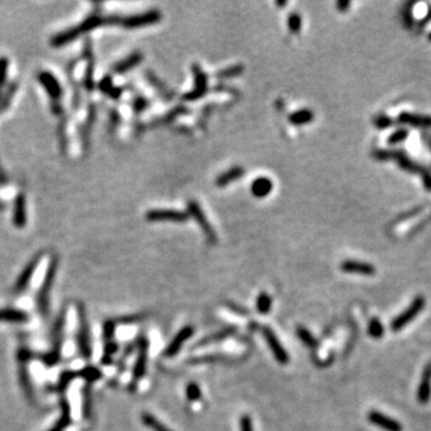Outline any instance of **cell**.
Returning a JSON list of instances; mask_svg holds the SVG:
<instances>
[{"label":"cell","instance_id":"6da1fadb","mask_svg":"<svg viewBox=\"0 0 431 431\" xmlns=\"http://www.w3.org/2000/svg\"><path fill=\"white\" fill-rule=\"evenodd\" d=\"M373 156L379 161H389V159H395L398 162V165L404 170L408 172H413V174H419L421 178H424L430 172L425 170L423 167L418 165L406 155V152L401 151V150H376L374 151Z\"/></svg>","mask_w":431,"mask_h":431},{"label":"cell","instance_id":"7a4b0ae2","mask_svg":"<svg viewBox=\"0 0 431 431\" xmlns=\"http://www.w3.org/2000/svg\"><path fill=\"white\" fill-rule=\"evenodd\" d=\"M56 268H57V259L55 257H53L49 265H48V270L42 283V287H41L40 292H38L37 295L38 309H40V312L42 313L43 315H47L48 313V305H49V297L48 296H49L50 287H52V284L54 282Z\"/></svg>","mask_w":431,"mask_h":431},{"label":"cell","instance_id":"3957f363","mask_svg":"<svg viewBox=\"0 0 431 431\" xmlns=\"http://www.w3.org/2000/svg\"><path fill=\"white\" fill-rule=\"evenodd\" d=\"M78 315H79V332L77 340H78V347L81 351L82 356L84 358L89 359L91 357V344H90V332H89L88 319H86L85 311L82 304L78 306Z\"/></svg>","mask_w":431,"mask_h":431},{"label":"cell","instance_id":"277c9868","mask_svg":"<svg viewBox=\"0 0 431 431\" xmlns=\"http://www.w3.org/2000/svg\"><path fill=\"white\" fill-rule=\"evenodd\" d=\"M424 303H425V301H424L423 297H420V296L417 297V298L414 299L413 303H412V304L408 306L406 311L402 313V314L399 315L397 319H394V320L392 321V324H391L392 331H395V332L400 331L401 328H404L405 326L408 324V322L413 320V319L416 318V315L418 314V313H419L421 309L424 308Z\"/></svg>","mask_w":431,"mask_h":431},{"label":"cell","instance_id":"5b68a950","mask_svg":"<svg viewBox=\"0 0 431 431\" xmlns=\"http://www.w3.org/2000/svg\"><path fill=\"white\" fill-rule=\"evenodd\" d=\"M64 325H65V314L63 313V314L59 316V319H57L55 328H54V334H53L54 347H53L52 352H50L49 354H46V356L43 357V360H44V363H46V365L52 366L60 358V349H61Z\"/></svg>","mask_w":431,"mask_h":431},{"label":"cell","instance_id":"8992f818","mask_svg":"<svg viewBox=\"0 0 431 431\" xmlns=\"http://www.w3.org/2000/svg\"><path fill=\"white\" fill-rule=\"evenodd\" d=\"M263 333H264L265 340L267 341L268 347H270L271 351H272L274 358H276L280 364L289 363V359H290L289 354H287L285 349L282 346L280 341L278 340L276 333H274L270 327H267V326L266 327H264Z\"/></svg>","mask_w":431,"mask_h":431},{"label":"cell","instance_id":"52a82bcc","mask_svg":"<svg viewBox=\"0 0 431 431\" xmlns=\"http://www.w3.org/2000/svg\"><path fill=\"white\" fill-rule=\"evenodd\" d=\"M139 353L137 357L136 364H134L133 369V382L132 386H136L137 382L145 375L146 372V363H148V350H149V341L145 337L140 338L139 340Z\"/></svg>","mask_w":431,"mask_h":431},{"label":"cell","instance_id":"ba28073f","mask_svg":"<svg viewBox=\"0 0 431 431\" xmlns=\"http://www.w3.org/2000/svg\"><path fill=\"white\" fill-rule=\"evenodd\" d=\"M102 376V374L100 370L97 368H94V366H89V368H85L81 370V372H71V373H64L61 375V378L59 380V388L63 389L66 387L67 385H69V382L73 380L75 378H84L88 382H92L96 381V380H98Z\"/></svg>","mask_w":431,"mask_h":431},{"label":"cell","instance_id":"9c48e42d","mask_svg":"<svg viewBox=\"0 0 431 431\" xmlns=\"http://www.w3.org/2000/svg\"><path fill=\"white\" fill-rule=\"evenodd\" d=\"M397 122L400 125H408L414 129H431V116L429 115H420L402 111L398 115Z\"/></svg>","mask_w":431,"mask_h":431},{"label":"cell","instance_id":"30bf717a","mask_svg":"<svg viewBox=\"0 0 431 431\" xmlns=\"http://www.w3.org/2000/svg\"><path fill=\"white\" fill-rule=\"evenodd\" d=\"M193 333H194V328L192 327V326H186V327H183L182 330L178 331L177 334L172 338L171 341L168 345V347L165 349L164 351L165 356L174 357L175 354L180 351L181 347L183 346V344L190 339L192 335H193Z\"/></svg>","mask_w":431,"mask_h":431},{"label":"cell","instance_id":"8fae6325","mask_svg":"<svg viewBox=\"0 0 431 431\" xmlns=\"http://www.w3.org/2000/svg\"><path fill=\"white\" fill-rule=\"evenodd\" d=\"M148 218L152 222H163V220H169V222H184L187 219V215L178 211L170 210H157L150 211L148 213Z\"/></svg>","mask_w":431,"mask_h":431},{"label":"cell","instance_id":"7c38bea8","mask_svg":"<svg viewBox=\"0 0 431 431\" xmlns=\"http://www.w3.org/2000/svg\"><path fill=\"white\" fill-rule=\"evenodd\" d=\"M368 418H369L370 423L375 424V425L382 427V429H385L387 431H401L402 430L401 425L398 423L397 420L392 419V418L385 416V414L380 413V412H378V411L370 412Z\"/></svg>","mask_w":431,"mask_h":431},{"label":"cell","instance_id":"4fadbf2b","mask_svg":"<svg viewBox=\"0 0 431 431\" xmlns=\"http://www.w3.org/2000/svg\"><path fill=\"white\" fill-rule=\"evenodd\" d=\"M431 397V363L424 368L421 381L418 388V400L420 404H426Z\"/></svg>","mask_w":431,"mask_h":431},{"label":"cell","instance_id":"5bb4252c","mask_svg":"<svg viewBox=\"0 0 431 431\" xmlns=\"http://www.w3.org/2000/svg\"><path fill=\"white\" fill-rule=\"evenodd\" d=\"M40 259H41V254L37 255V257H35L33 260H31L30 263L27 265V267L24 268L23 272L21 273V276H19V278H18L17 283H16V285H15L16 291L21 292V291H23L25 287H27L29 282H30L31 277H33L35 270H36L38 263H40Z\"/></svg>","mask_w":431,"mask_h":431},{"label":"cell","instance_id":"9a60e30c","mask_svg":"<svg viewBox=\"0 0 431 431\" xmlns=\"http://www.w3.org/2000/svg\"><path fill=\"white\" fill-rule=\"evenodd\" d=\"M341 270L347 273H357L364 274V276H372L375 273V267L373 265L366 263H360V261L347 260L341 264Z\"/></svg>","mask_w":431,"mask_h":431},{"label":"cell","instance_id":"2e32d148","mask_svg":"<svg viewBox=\"0 0 431 431\" xmlns=\"http://www.w3.org/2000/svg\"><path fill=\"white\" fill-rule=\"evenodd\" d=\"M159 19V14L157 11H149L146 14L133 16L125 19L124 24L129 28H134V27H143V25H148L151 23H155Z\"/></svg>","mask_w":431,"mask_h":431},{"label":"cell","instance_id":"e0dca14e","mask_svg":"<svg viewBox=\"0 0 431 431\" xmlns=\"http://www.w3.org/2000/svg\"><path fill=\"white\" fill-rule=\"evenodd\" d=\"M188 207H190L192 215L196 217V218L198 219V222H199V224L201 226H203L204 232H205L207 239H209L210 242H212V243H215V242H216V235H215V232L212 231V228H211V226L209 225V223L206 222L205 217H204L203 212H201V211H200L199 206H198L196 203H190V205H188Z\"/></svg>","mask_w":431,"mask_h":431},{"label":"cell","instance_id":"ac0fdd59","mask_svg":"<svg viewBox=\"0 0 431 431\" xmlns=\"http://www.w3.org/2000/svg\"><path fill=\"white\" fill-rule=\"evenodd\" d=\"M235 332H236V327H234V326H228V327L222 328V330L216 332V333L207 335V337L204 338V339H201L199 343H198V346H205V345L215 343V341H220L225 339V338L230 337V335H232Z\"/></svg>","mask_w":431,"mask_h":431},{"label":"cell","instance_id":"d6986e66","mask_svg":"<svg viewBox=\"0 0 431 431\" xmlns=\"http://www.w3.org/2000/svg\"><path fill=\"white\" fill-rule=\"evenodd\" d=\"M194 71H196V76H197V88L194 89L193 91L190 92V94H187L186 98L187 100H197V98L201 97V96L204 95V92L206 91V76L204 75L203 71H200L199 69H194Z\"/></svg>","mask_w":431,"mask_h":431},{"label":"cell","instance_id":"ffe728a7","mask_svg":"<svg viewBox=\"0 0 431 431\" xmlns=\"http://www.w3.org/2000/svg\"><path fill=\"white\" fill-rule=\"evenodd\" d=\"M271 190H272V182L267 177L257 178V180L254 181V183L252 184V192H253L254 196L258 198L266 197L267 194H270Z\"/></svg>","mask_w":431,"mask_h":431},{"label":"cell","instance_id":"44dd1931","mask_svg":"<svg viewBox=\"0 0 431 431\" xmlns=\"http://www.w3.org/2000/svg\"><path fill=\"white\" fill-rule=\"evenodd\" d=\"M28 315L24 312L17 309H0V321L10 322H25Z\"/></svg>","mask_w":431,"mask_h":431},{"label":"cell","instance_id":"7402d4cb","mask_svg":"<svg viewBox=\"0 0 431 431\" xmlns=\"http://www.w3.org/2000/svg\"><path fill=\"white\" fill-rule=\"evenodd\" d=\"M61 417H60V419L57 423L52 427V430L50 431H64L66 426L70 425V421H71V411H70V406H69V402H67L65 399H63L61 400Z\"/></svg>","mask_w":431,"mask_h":431},{"label":"cell","instance_id":"603a6c76","mask_svg":"<svg viewBox=\"0 0 431 431\" xmlns=\"http://www.w3.org/2000/svg\"><path fill=\"white\" fill-rule=\"evenodd\" d=\"M142 421L144 425L150 427L152 431H172L171 429H169L167 425L161 423L155 416L148 413V412H144L142 414Z\"/></svg>","mask_w":431,"mask_h":431},{"label":"cell","instance_id":"cb8c5ba5","mask_svg":"<svg viewBox=\"0 0 431 431\" xmlns=\"http://www.w3.org/2000/svg\"><path fill=\"white\" fill-rule=\"evenodd\" d=\"M243 174H244L243 169L235 167V168L230 169V170H228L226 172H224L223 175H220V176L217 178V184H218V186H220V187H223V186H225V184L230 183L231 181L236 180V178L243 176Z\"/></svg>","mask_w":431,"mask_h":431},{"label":"cell","instance_id":"d4e9b609","mask_svg":"<svg viewBox=\"0 0 431 431\" xmlns=\"http://www.w3.org/2000/svg\"><path fill=\"white\" fill-rule=\"evenodd\" d=\"M296 333H297V337L299 338V340H301L305 346L312 347V349H314V347L318 346V340H316L312 335L311 332L306 330V328L303 327V326H298V327H297Z\"/></svg>","mask_w":431,"mask_h":431},{"label":"cell","instance_id":"484cf974","mask_svg":"<svg viewBox=\"0 0 431 431\" xmlns=\"http://www.w3.org/2000/svg\"><path fill=\"white\" fill-rule=\"evenodd\" d=\"M313 117H314V114H313L312 110L302 109L299 111H296V113H293L291 116H290V121L295 125H303V124L311 122Z\"/></svg>","mask_w":431,"mask_h":431},{"label":"cell","instance_id":"4316f807","mask_svg":"<svg viewBox=\"0 0 431 431\" xmlns=\"http://www.w3.org/2000/svg\"><path fill=\"white\" fill-rule=\"evenodd\" d=\"M140 59H142V56H140L139 54H133V55L127 57L126 60H124V61L117 64L116 67H115V71L117 73H124L129 71V70L132 69L133 66H136L137 64L140 61Z\"/></svg>","mask_w":431,"mask_h":431},{"label":"cell","instance_id":"83f0119b","mask_svg":"<svg viewBox=\"0 0 431 431\" xmlns=\"http://www.w3.org/2000/svg\"><path fill=\"white\" fill-rule=\"evenodd\" d=\"M25 363H27V362H23V360H21L22 368H21V375H19V376H21V383H22V387H23V389H24L25 394H27L28 398L33 399L34 398L33 389H31L30 379H29L28 370H27V366H25Z\"/></svg>","mask_w":431,"mask_h":431},{"label":"cell","instance_id":"f1b7e54d","mask_svg":"<svg viewBox=\"0 0 431 431\" xmlns=\"http://www.w3.org/2000/svg\"><path fill=\"white\" fill-rule=\"evenodd\" d=\"M271 305H272V299L271 296L267 293H260L257 299V309L261 314H267L271 311Z\"/></svg>","mask_w":431,"mask_h":431},{"label":"cell","instance_id":"f546056e","mask_svg":"<svg viewBox=\"0 0 431 431\" xmlns=\"http://www.w3.org/2000/svg\"><path fill=\"white\" fill-rule=\"evenodd\" d=\"M91 391L90 386H86L83 391V412H84V417L89 418L91 414L92 404H91Z\"/></svg>","mask_w":431,"mask_h":431},{"label":"cell","instance_id":"4dcf8cb0","mask_svg":"<svg viewBox=\"0 0 431 431\" xmlns=\"http://www.w3.org/2000/svg\"><path fill=\"white\" fill-rule=\"evenodd\" d=\"M407 138H408V131L406 129H400L395 131V132H393L391 136L388 137L387 143L389 145H397V144L405 142Z\"/></svg>","mask_w":431,"mask_h":431},{"label":"cell","instance_id":"1f68e13d","mask_svg":"<svg viewBox=\"0 0 431 431\" xmlns=\"http://www.w3.org/2000/svg\"><path fill=\"white\" fill-rule=\"evenodd\" d=\"M368 332L370 337L375 338V339H380V338L382 337L385 330H383V326L381 322H380L379 319H373V320L369 322Z\"/></svg>","mask_w":431,"mask_h":431},{"label":"cell","instance_id":"d6a6232c","mask_svg":"<svg viewBox=\"0 0 431 431\" xmlns=\"http://www.w3.org/2000/svg\"><path fill=\"white\" fill-rule=\"evenodd\" d=\"M186 395H187V399L190 401L199 400V399L201 398L200 387L197 385L196 382L188 383V386H187V388H186Z\"/></svg>","mask_w":431,"mask_h":431},{"label":"cell","instance_id":"836d02e7","mask_svg":"<svg viewBox=\"0 0 431 431\" xmlns=\"http://www.w3.org/2000/svg\"><path fill=\"white\" fill-rule=\"evenodd\" d=\"M393 122H394V121L389 116H387V115H379V116H376L375 119H374V125H375L376 129L379 130H387L392 126Z\"/></svg>","mask_w":431,"mask_h":431},{"label":"cell","instance_id":"e575fe53","mask_svg":"<svg viewBox=\"0 0 431 431\" xmlns=\"http://www.w3.org/2000/svg\"><path fill=\"white\" fill-rule=\"evenodd\" d=\"M116 350H117V344L116 343H108L107 345H105L104 356H103V358H102V363L109 364L111 354L116 352Z\"/></svg>","mask_w":431,"mask_h":431},{"label":"cell","instance_id":"d590c367","mask_svg":"<svg viewBox=\"0 0 431 431\" xmlns=\"http://www.w3.org/2000/svg\"><path fill=\"white\" fill-rule=\"evenodd\" d=\"M289 27L291 29L292 33H298L299 28H301V17H299V15L292 14L290 16Z\"/></svg>","mask_w":431,"mask_h":431},{"label":"cell","instance_id":"8d00e7d4","mask_svg":"<svg viewBox=\"0 0 431 431\" xmlns=\"http://www.w3.org/2000/svg\"><path fill=\"white\" fill-rule=\"evenodd\" d=\"M239 426L241 431H254L253 423H252V418L249 416H243L239 420Z\"/></svg>","mask_w":431,"mask_h":431},{"label":"cell","instance_id":"74e56055","mask_svg":"<svg viewBox=\"0 0 431 431\" xmlns=\"http://www.w3.org/2000/svg\"><path fill=\"white\" fill-rule=\"evenodd\" d=\"M115 331V322L114 321H107L104 324V338L107 340H110L113 338Z\"/></svg>","mask_w":431,"mask_h":431},{"label":"cell","instance_id":"f35d334b","mask_svg":"<svg viewBox=\"0 0 431 431\" xmlns=\"http://www.w3.org/2000/svg\"><path fill=\"white\" fill-rule=\"evenodd\" d=\"M402 18H404V24L406 25L407 28H411L412 24H413V17H412V10L405 9L404 14H402Z\"/></svg>","mask_w":431,"mask_h":431},{"label":"cell","instance_id":"ab89813d","mask_svg":"<svg viewBox=\"0 0 431 431\" xmlns=\"http://www.w3.org/2000/svg\"><path fill=\"white\" fill-rule=\"evenodd\" d=\"M242 71V67L241 66H235V67H230V69H228V70H225V71H222L219 73V76L220 75H223V77H225V78H228V77H231V76H235V75H238L239 72Z\"/></svg>","mask_w":431,"mask_h":431},{"label":"cell","instance_id":"60d3db41","mask_svg":"<svg viewBox=\"0 0 431 431\" xmlns=\"http://www.w3.org/2000/svg\"><path fill=\"white\" fill-rule=\"evenodd\" d=\"M350 5H351L350 2H338L337 3V8L341 12H346L347 10H349Z\"/></svg>","mask_w":431,"mask_h":431},{"label":"cell","instance_id":"b9f144b4","mask_svg":"<svg viewBox=\"0 0 431 431\" xmlns=\"http://www.w3.org/2000/svg\"><path fill=\"white\" fill-rule=\"evenodd\" d=\"M430 19H431V5L429 6V10H427V15L425 16V18H424L423 21H421L419 23V27H423V25H425L427 22L430 21Z\"/></svg>","mask_w":431,"mask_h":431},{"label":"cell","instance_id":"7bdbcfd3","mask_svg":"<svg viewBox=\"0 0 431 431\" xmlns=\"http://www.w3.org/2000/svg\"><path fill=\"white\" fill-rule=\"evenodd\" d=\"M427 40H429L431 42V33H429V35H427Z\"/></svg>","mask_w":431,"mask_h":431}]
</instances>
